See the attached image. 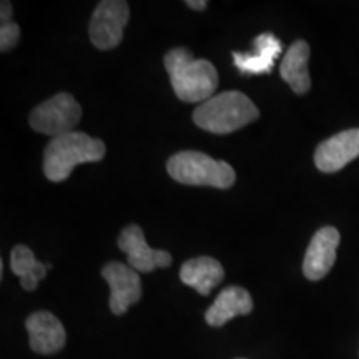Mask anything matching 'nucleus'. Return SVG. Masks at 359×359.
<instances>
[{
    "instance_id": "nucleus-1",
    "label": "nucleus",
    "mask_w": 359,
    "mask_h": 359,
    "mask_svg": "<svg viewBox=\"0 0 359 359\" xmlns=\"http://www.w3.org/2000/svg\"><path fill=\"white\" fill-rule=\"evenodd\" d=\"M173 92L182 102H206L218 87V72L206 58H195L185 47L172 48L163 58Z\"/></svg>"
},
{
    "instance_id": "nucleus-2",
    "label": "nucleus",
    "mask_w": 359,
    "mask_h": 359,
    "mask_svg": "<svg viewBox=\"0 0 359 359\" xmlns=\"http://www.w3.org/2000/svg\"><path fill=\"white\" fill-rule=\"evenodd\" d=\"M105 143L82 132H70L52 138L43 154V173L53 183L65 182L80 163L100 161Z\"/></svg>"
},
{
    "instance_id": "nucleus-3",
    "label": "nucleus",
    "mask_w": 359,
    "mask_h": 359,
    "mask_svg": "<svg viewBox=\"0 0 359 359\" xmlns=\"http://www.w3.org/2000/svg\"><path fill=\"white\" fill-rule=\"evenodd\" d=\"M259 116V110L245 93L223 92L200 103L193 111V122L196 127L210 133L224 135L236 132L255 122Z\"/></svg>"
},
{
    "instance_id": "nucleus-4",
    "label": "nucleus",
    "mask_w": 359,
    "mask_h": 359,
    "mask_svg": "<svg viewBox=\"0 0 359 359\" xmlns=\"http://www.w3.org/2000/svg\"><path fill=\"white\" fill-rule=\"evenodd\" d=\"M167 170L175 182L191 187L230 188L236 180L230 163L193 150L175 154L168 160Z\"/></svg>"
},
{
    "instance_id": "nucleus-5",
    "label": "nucleus",
    "mask_w": 359,
    "mask_h": 359,
    "mask_svg": "<svg viewBox=\"0 0 359 359\" xmlns=\"http://www.w3.org/2000/svg\"><path fill=\"white\" fill-rule=\"evenodd\" d=\"M82 118V107L70 93L60 92L35 107L30 114V127L35 132L60 137L75 132V127Z\"/></svg>"
},
{
    "instance_id": "nucleus-6",
    "label": "nucleus",
    "mask_w": 359,
    "mask_h": 359,
    "mask_svg": "<svg viewBox=\"0 0 359 359\" xmlns=\"http://www.w3.org/2000/svg\"><path fill=\"white\" fill-rule=\"evenodd\" d=\"M130 19V7L123 0H103L92 13L88 27L90 42L98 50H111L123 39Z\"/></svg>"
},
{
    "instance_id": "nucleus-7",
    "label": "nucleus",
    "mask_w": 359,
    "mask_h": 359,
    "mask_svg": "<svg viewBox=\"0 0 359 359\" xmlns=\"http://www.w3.org/2000/svg\"><path fill=\"white\" fill-rule=\"evenodd\" d=\"M103 280L110 286V311L120 316L142 298V281L137 269L120 262H111L102 269Z\"/></svg>"
},
{
    "instance_id": "nucleus-8",
    "label": "nucleus",
    "mask_w": 359,
    "mask_h": 359,
    "mask_svg": "<svg viewBox=\"0 0 359 359\" xmlns=\"http://www.w3.org/2000/svg\"><path fill=\"white\" fill-rule=\"evenodd\" d=\"M118 248L127 255L128 266L142 273H151L156 268H168L173 258L168 251L148 246L143 230L138 224L125 226L118 236Z\"/></svg>"
},
{
    "instance_id": "nucleus-9",
    "label": "nucleus",
    "mask_w": 359,
    "mask_h": 359,
    "mask_svg": "<svg viewBox=\"0 0 359 359\" xmlns=\"http://www.w3.org/2000/svg\"><path fill=\"white\" fill-rule=\"evenodd\" d=\"M359 156V128L344 130L320 143L314 151V163L323 173L343 170Z\"/></svg>"
},
{
    "instance_id": "nucleus-10",
    "label": "nucleus",
    "mask_w": 359,
    "mask_h": 359,
    "mask_svg": "<svg viewBox=\"0 0 359 359\" xmlns=\"http://www.w3.org/2000/svg\"><path fill=\"white\" fill-rule=\"evenodd\" d=\"M339 241L341 235L334 226H325L314 233L303 262V273L308 280L318 281L331 271Z\"/></svg>"
},
{
    "instance_id": "nucleus-11",
    "label": "nucleus",
    "mask_w": 359,
    "mask_h": 359,
    "mask_svg": "<svg viewBox=\"0 0 359 359\" xmlns=\"http://www.w3.org/2000/svg\"><path fill=\"white\" fill-rule=\"evenodd\" d=\"M25 327L29 331V344L34 353L55 354L65 346V327L50 311L30 314L27 318Z\"/></svg>"
},
{
    "instance_id": "nucleus-12",
    "label": "nucleus",
    "mask_w": 359,
    "mask_h": 359,
    "mask_svg": "<svg viewBox=\"0 0 359 359\" xmlns=\"http://www.w3.org/2000/svg\"><path fill=\"white\" fill-rule=\"evenodd\" d=\"M281 50L280 39L271 32H264L255 37L253 52H233V64L243 75L269 74Z\"/></svg>"
},
{
    "instance_id": "nucleus-13",
    "label": "nucleus",
    "mask_w": 359,
    "mask_h": 359,
    "mask_svg": "<svg viewBox=\"0 0 359 359\" xmlns=\"http://www.w3.org/2000/svg\"><path fill=\"white\" fill-rule=\"evenodd\" d=\"M253 311V298L241 286H228L217 296L215 303L206 309L205 321L219 327L236 316H246Z\"/></svg>"
},
{
    "instance_id": "nucleus-14",
    "label": "nucleus",
    "mask_w": 359,
    "mask_h": 359,
    "mask_svg": "<svg viewBox=\"0 0 359 359\" xmlns=\"http://www.w3.org/2000/svg\"><path fill=\"white\" fill-rule=\"evenodd\" d=\"M223 266L212 257L191 258L183 263L180 269V280L203 296L212 293V290L223 281Z\"/></svg>"
},
{
    "instance_id": "nucleus-15",
    "label": "nucleus",
    "mask_w": 359,
    "mask_h": 359,
    "mask_svg": "<svg viewBox=\"0 0 359 359\" xmlns=\"http://www.w3.org/2000/svg\"><path fill=\"white\" fill-rule=\"evenodd\" d=\"M309 60V45L304 40H296L290 45L283 57L280 75L296 95H304L311 87V79L308 72Z\"/></svg>"
},
{
    "instance_id": "nucleus-16",
    "label": "nucleus",
    "mask_w": 359,
    "mask_h": 359,
    "mask_svg": "<svg viewBox=\"0 0 359 359\" xmlns=\"http://www.w3.org/2000/svg\"><path fill=\"white\" fill-rule=\"evenodd\" d=\"M11 268L13 275L20 278L22 288L27 291H35L39 283L47 276L48 264L40 263L29 246L19 245L11 253Z\"/></svg>"
},
{
    "instance_id": "nucleus-17",
    "label": "nucleus",
    "mask_w": 359,
    "mask_h": 359,
    "mask_svg": "<svg viewBox=\"0 0 359 359\" xmlns=\"http://www.w3.org/2000/svg\"><path fill=\"white\" fill-rule=\"evenodd\" d=\"M20 40V27L15 22H7L0 27V50L8 52Z\"/></svg>"
},
{
    "instance_id": "nucleus-18",
    "label": "nucleus",
    "mask_w": 359,
    "mask_h": 359,
    "mask_svg": "<svg viewBox=\"0 0 359 359\" xmlns=\"http://www.w3.org/2000/svg\"><path fill=\"white\" fill-rule=\"evenodd\" d=\"M0 20H2V24L12 22V4L7 0L0 4Z\"/></svg>"
},
{
    "instance_id": "nucleus-19",
    "label": "nucleus",
    "mask_w": 359,
    "mask_h": 359,
    "mask_svg": "<svg viewBox=\"0 0 359 359\" xmlns=\"http://www.w3.org/2000/svg\"><path fill=\"white\" fill-rule=\"evenodd\" d=\"M185 6L193 8V11H205L208 7V2L206 0H187Z\"/></svg>"
}]
</instances>
